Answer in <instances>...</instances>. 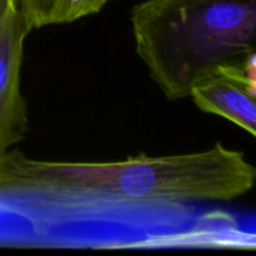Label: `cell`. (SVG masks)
Here are the masks:
<instances>
[{
	"label": "cell",
	"instance_id": "6da1fadb",
	"mask_svg": "<svg viewBox=\"0 0 256 256\" xmlns=\"http://www.w3.org/2000/svg\"><path fill=\"white\" fill-rule=\"evenodd\" d=\"M255 182L245 155L222 142L189 154L105 162L32 159L12 148L0 155V212L44 238L102 226L180 232L198 204L232 202Z\"/></svg>",
	"mask_w": 256,
	"mask_h": 256
},
{
	"label": "cell",
	"instance_id": "7a4b0ae2",
	"mask_svg": "<svg viewBox=\"0 0 256 256\" xmlns=\"http://www.w3.org/2000/svg\"><path fill=\"white\" fill-rule=\"evenodd\" d=\"M135 49L169 100L215 75L256 84V0H144L130 14Z\"/></svg>",
	"mask_w": 256,
	"mask_h": 256
},
{
	"label": "cell",
	"instance_id": "3957f363",
	"mask_svg": "<svg viewBox=\"0 0 256 256\" xmlns=\"http://www.w3.org/2000/svg\"><path fill=\"white\" fill-rule=\"evenodd\" d=\"M30 32L18 0H0V155L24 140L29 130L22 64Z\"/></svg>",
	"mask_w": 256,
	"mask_h": 256
},
{
	"label": "cell",
	"instance_id": "277c9868",
	"mask_svg": "<svg viewBox=\"0 0 256 256\" xmlns=\"http://www.w3.org/2000/svg\"><path fill=\"white\" fill-rule=\"evenodd\" d=\"M256 84L229 75H215L190 92L204 112L225 118L256 136Z\"/></svg>",
	"mask_w": 256,
	"mask_h": 256
},
{
	"label": "cell",
	"instance_id": "5b68a950",
	"mask_svg": "<svg viewBox=\"0 0 256 256\" xmlns=\"http://www.w3.org/2000/svg\"><path fill=\"white\" fill-rule=\"evenodd\" d=\"M112 0H18L30 30L76 22L99 12Z\"/></svg>",
	"mask_w": 256,
	"mask_h": 256
}]
</instances>
